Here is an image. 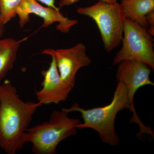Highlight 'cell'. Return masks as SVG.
Instances as JSON below:
<instances>
[{
  "instance_id": "obj_1",
  "label": "cell",
  "mask_w": 154,
  "mask_h": 154,
  "mask_svg": "<svg viewBox=\"0 0 154 154\" xmlns=\"http://www.w3.org/2000/svg\"><path fill=\"white\" fill-rule=\"evenodd\" d=\"M40 102H24L16 87L6 79L0 84V147L8 154L21 150L24 136Z\"/></svg>"
},
{
  "instance_id": "obj_2",
  "label": "cell",
  "mask_w": 154,
  "mask_h": 154,
  "mask_svg": "<svg viewBox=\"0 0 154 154\" xmlns=\"http://www.w3.org/2000/svg\"><path fill=\"white\" fill-rule=\"evenodd\" d=\"M117 85L110 104L102 107L85 109L77 103L70 108L62 109L68 113L79 112L81 113L83 123L77 126V129L90 128L98 132L104 143L111 146L118 145L119 137L116 131L115 121L117 113L120 110L130 109L127 91L125 85L121 82H117Z\"/></svg>"
},
{
  "instance_id": "obj_3",
  "label": "cell",
  "mask_w": 154,
  "mask_h": 154,
  "mask_svg": "<svg viewBox=\"0 0 154 154\" xmlns=\"http://www.w3.org/2000/svg\"><path fill=\"white\" fill-rule=\"evenodd\" d=\"M69 113L61 109L54 110L49 121L26 130L25 143H32V151L36 154H55L59 144L77 134L79 119L70 118Z\"/></svg>"
},
{
  "instance_id": "obj_4",
  "label": "cell",
  "mask_w": 154,
  "mask_h": 154,
  "mask_svg": "<svg viewBox=\"0 0 154 154\" xmlns=\"http://www.w3.org/2000/svg\"><path fill=\"white\" fill-rule=\"evenodd\" d=\"M77 12L90 17L96 22L107 52L121 44L125 17L119 3L111 4L99 0L93 5L79 8Z\"/></svg>"
},
{
  "instance_id": "obj_5",
  "label": "cell",
  "mask_w": 154,
  "mask_h": 154,
  "mask_svg": "<svg viewBox=\"0 0 154 154\" xmlns=\"http://www.w3.org/2000/svg\"><path fill=\"white\" fill-rule=\"evenodd\" d=\"M144 27L125 18L121 49L116 54L113 64L124 60L143 63L154 69V38Z\"/></svg>"
},
{
  "instance_id": "obj_6",
  "label": "cell",
  "mask_w": 154,
  "mask_h": 154,
  "mask_svg": "<svg viewBox=\"0 0 154 154\" xmlns=\"http://www.w3.org/2000/svg\"><path fill=\"white\" fill-rule=\"evenodd\" d=\"M118 64L116 79L117 82H121L126 87L131 105L129 110L133 113L130 122L136 123L140 128L137 136L139 137L143 134H147L154 136L152 130L145 125L140 119L134 105V96L139 89L144 86L154 85V83L150 79L152 69L146 64L137 61L124 60Z\"/></svg>"
},
{
  "instance_id": "obj_7",
  "label": "cell",
  "mask_w": 154,
  "mask_h": 154,
  "mask_svg": "<svg viewBox=\"0 0 154 154\" xmlns=\"http://www.w3.org/2000/svg\"><path fill=\"white\" fill-rule=\"evenodd\" d=\"M86 50L85 45L79 43L66 49L47 48L40 54L54 58L62 79L74 88L78 71L82 68L88 66L92 62L86 54Z\"/></svg>"
},
{
  "instance_id": "obj_8",
  "label": "cell",
  "mask_w": 154,
  "mask_h": 154,
  "mask_svg": "<svg viewBox=\"0 0 154 154\" xmlns=\"http://www.w3.org/2000/svg\"><path fill=\"white\" fill-rule=\"evenodd\" d=\"M60 10L42 5L36 0H22L17 11L20 28H23L30 20V15L33 14L43 19L41 28H47L56 22L58 23L57 30L62 33L69 32L78 20L69 19L61 13Z\"/></svg>"
},
{
  "instance_id": "obj_9",
  "label": "cell",
  "mask_w": 154,
  "mask_h": 154,
  "mask_svg": "<svg viewBox=\"0 0 154 154\" xmlns=\"http://www.w3.org/2000/svg\"><path fill=\"white\" fill-rule=\"evenodd\" d=\"M47 70L42 71L41 74L44 79L41 83L42 88L40 91L35 90L38 102L42 105L59 104L65 102L68 97L69 93L73 88L62 79L54 58Z\"/></svg>"
},
{
  "instance_id": "obj_10",
  "label": "cell",
  "mask_w": 154,
  "mask_h": 154,
  "mask_svg": "<svg viewBox=\"0 0 154 154\" xmlns=\"http://www.w3.org/2000/svg\"><path fill=\"white\" fill-rule=\"evenodd\" d=\"M28 38L19 40L12 38H0V83L14 67L19 48Z\"/></svg>"
},
{
  "instance_id": "obj_11",
  "label": "cell",
  "mask_w": 154,
  "mask_h": 154,
  "mask_svg": "<svg viewBox=\"0 0 154 154\" xmlns=\"http://www.w3.org/2000/svg\"><path fill=\"white\" fill-rule=\"evenodd\" d=\"M119 4L125 18L147 29L146 16L154 11V0H122Z\"/></svg>"
},
{
  "instance_id": "obj_12",
  "label": "cell",
  "mask_w": 154,
  "mask_h": 154,
  "mask_svg": "<svg viewBox=\"0 0 154 154\" xmlns=\"http://www.w3.org/2000/svg\"><path fill=\"white\" fill-rule=\"evenodd\" d=\"M22 0H0V18L5 25L17 16L18 8Z\"/></svg>"
},
{
  "instance_id": "obj_13",
  "label": "cell",
  "mask_w": 154,
  "mask_h": 154,
  "mask_svg": "<svg viewBox=\"0 0 154 154\" xmlns=\"http://www.w3.org/2000/svg\"><path fill=\"white\" fill-rule=\"evenodd\" d=\"M146 22L147 31L149 33L154 36V11H151L146 16Z\"/></svg>"
},
{
  "instance_id": "obj_14",
  "label": "cell",
  "mask_w": 154,
  "mask_h": 154,
  "mask_svg": "<svg viewBox=\"0 0 154 154\" xmlns=\"http://www.w3.org/2000/svg\"><path fill=\"white\" fill-rule=\"evenodd\" d=\"M80 0H60L59 5L60 9L63 7H66L71 5H73L75 3L78 2ZM103 2H106L110 3L111 4H114L117 2L118 0H101Z\"/></svg>"
},
{
  "instance_id": "obj_15",
  "label": "cell",
  "mask_w": 154,
  "mask_h": 154,
  "mask_svg": "<svg viewBox=\"0 0 154 154\" xmlns=\"http://www.w3.org/2000/svg\"><path fill=\"white\" fill-rule=\"evenodd\" d=\"M36 1L44 4L48 7H51L57 10H60L59 8H57L55 6L54 0H36Z\"/></svg>"
},
{
  "instance_id": "obj_16",
  "label": "cell",
  "mask_w": 154,
  "mask_h": 154,
  "mask_svg": "<svg viewBox=\"0 0 154 154\" xmlns=\"http://www.w3.org/2000/svg\"><path fill=\"white\" fill-rule=\"evenodd\" d=\"M5 31V25H3L0 18V38L2 37Z\"/></svg>"
}]
</instances>
